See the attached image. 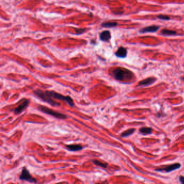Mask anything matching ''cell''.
<instances>
[{
  "instance_id": "cell-1",
  "label": "cell",
  "mask_w": 184,
  "mask_h": 184,
  "mask_svg": "<svg viewBox=\"0 0 184 184\" xmlns=\"http://www.w3.org/2000/svg\"><path fill=\"white\" fill-rule=\"evenodd\" d=\"M132 73L128 69L117 68L112 71V76L116 80L119 81H126L130 80L132 78Z\"/></svg>"
},
{
  "instance_id": "cell-2",
  "label": "cell",
  "mask_w": 184,
  "mask_h": 184,
  "mask_svg": "<svg viewBox=\"0 0 184 184\" xmlns=\"http://www.w3.org/2000/svg\"><path fill=\"white\" fill-rule=\"evenodd\" d=\"M33 93L34 94L36 95L39 98L42 99L44 102H45L48 103L50 104L53 106H57L60 105V103L55 102L52 99V98L49 96L46 93L45 91H43L41 89H37L33 91Z\"/></svg>"
},
{
  "instance_id": "cell-3",
  "label": "cell",
  "mask_w": 184,
  "mask_h": 184,
  "mask_svg": "<svg viewBox=\"0 0 184 184\" xmlns=\"http://www.w3.org/2000/svg\"><path fill=\"white\" fill-rule=\"evenodd\" d=\"M45 92L48 95L52 98L61 100L62 101H64V102L66 101L71 106H74V100L70 96H64L63 94L56 92L54 91H45Z\"/></svg>"
},
{
  "instance_id": "cell-4",
  "label": "cell",
  "mask_w": 184,
  "mask_h": 184,
  "mask_svg": "<svg viewBox=\"0 0 184 184\" xmlns=\"http://www.w3.org/2000/svg\"><path fill=\"white\" fill-rule=\"evenodd\" d=\"M37 108L40 111L42 112L43 113H46L47 114H49L50 116H52L55 118L60 119H66L67 118V116L66 114L57 112V111H55L54 110L49 109L44 106L39 105L38 106Z\"/></svg>"
},
{
  "instance_id": "cell-5",
  "label": "cell",
  "mask_w": 184,
  "mask_h": 184,
  "mask_svg": "<svg viewBox=\"0 0 184 184\" xmlns=\"http://www.w3.org/2000/svg\"><path fill=\"white\" fill-rule=\"evenodd\" d=\"M19 178L21 180H25V181H28L29 183H37L36 179L31 176V175L30 174L28 170H27V169L25 167H23Z\"/></svg>"
},
{
  "instance_id": "cell-6",
  "label": "cell",
  "mask_w": 184,
  "mask_h": 184,
  "mask_svg": "<svg viewBox=\"0 0 184 184\" xmlns=\"http://www.w3.org/2000/svg\"><path fill=\"white\" fill-rule=\"evenodd\" d=\"M181 166V165L179 163H175V164H173L171 165H166L165 166H163L162 167H160L158 169H156V171L158 172H163L165 171V172H170L171 171H173L174 170H177L179 169Z\"/></svg>"
},
{
  "instance_id": "cell-7",
  "label": "cell",
  "mask_w": 184,
  "mask_h": 184,
  "mask_svg": "<svg viewBox=\"0 0 184 184\" xmlns=\"http://www.w3.org/2000/svg\"><path fill=\"white\" fill-rule=\"evenodd\" d=\"M29 103L30 101L29 99H24L23 102L14 110L15 114H19L22 112H23L24 110L28 107Z\"/></svg>"
},
{
  "instance_id": "cell-8",
  "label": "cell",
  "mask_w": 184,
  "mask_h": 184,
  "mask_svg": "<svg viewBox=\"0 0 184 184\" xmlns=\"http://www.w3.org/2000/svg\"><path fill=\"white\" fill-rule=\"evenodd\" d=\"M159 28V26L157 25H152L150 27H147L144 28L140 30V32L142 33H153L156 32Z\"/></svg>"
},
{
  "instance_id": "cell-9",
  "label": "cell",
  "mask_w": 184,
  "mask_h": 184,
  "mask_svg": "<svg viewBox=\"0 0 184 184\" xmlns=\"http://www.w3.org/2000/svg\"><path fill=\"white\" fill-rule=\"evenodd\" d=\"M156 79L155 78H153V77L147 78L145 80H144L139 82V83H138V85L139 86H145L151 85L152 84H153L156 81Z\"/></svg>"
},
{
  "instance_id": "cell-10",
  "label": "cell",
  "mask_w": 184,
  "mask_h": 184,
  "mask_svg": "<svg viewBox=\"0 0 184 184\" xmlns=\"http://www.w3.org/2000/svg\"><path fill=\"white\" fill-rule=\"evenodd\" d=\"M116 56L119 58H125L127 55V50L124 47H120L116 52Z\"/></svg>"
},
{
  "instance_id": "cell-11",
  "label": "cell",
  "mask_w": 184,
  "mask_h": 184,
  "mask_svg": "<svg viewBox=\"0 0 184 184\" xmlns=\"http://www.w3.org/2000/svg\"><path fill=\"white\" fill-rule=\"evenodd\" d=\"M100 38L102 41L107 42L111 38V33L109 31L106 30L103 31L100 35Z\"/></svg>"
},
{
  "instance_id": "cell-12",
  "label": "cell",
  "mask_w": 184,
  "mask_h": 184,
  "mask_svg": "<svg viewBox=\"0 0 184 184\" xmlns=\"http://www.w3.org/2000/svg\"><path fill=\"white\" fill-rule=\"evenodd\" d=\"M66 149L70 151H78L82 150L83 149V147L80 145L74 144V145H66Z\"/></svg>"
},
{
  "instance_id": "cell-13",
  "label": "cell",
  "mask_w": 184,
  "mask_h": 184,
  "mask_svg": "<svg viewBox=\"0 0 184 184\" xmlns=\"http://www.w3.org/2000/svg\"><path fill=\"white\" fill-rule=\"evenodd\" d=\"M139 131L143 135H147L152 133V129L151 128H140Z\"/></svg>"
},
{
  "instance_id": "cell-14",
  "label": "cell",
  "mask_w": 184,
  "mask_h": 184,
  "mask_svg": "<svg viewBox=\"0 0 184 184\" xmlns=\"http://www.w3.org/2000/svg\"><path fill=\"white\" fill-rule=\"evenodd\" d=\"M135 131V129L134 128H130L128 130L124 131L121 134V137H128L130 135H131L133 134L134 132Z\"/></svg>"
},
{
  "instance_id": "cell-15",
  "label": "cell",
  "mask_w": 184,
  "mask_h": 184,
  "mask_svg": "<svg viewBox=\"0 0 184 184\" xmlns=\"http://www.w3.org/2000/svg\"><path fill=\"white\" fill-rule=\"evenodd\" d=\"M161 33L164 35H174L176 34V31L173 30H170L169 29H163L161 31Z\"/></svg>"
},
{
  "instance_id": "cell-16",
  "label": "cell",
  "mask_w": 184,
  "mask_h": 184,
  "mask_svg": "<svg viewBox=\"0 0 184 184\" xmlns=\"http://www.w3.org/2000/svg\"><path fill=\"white\" fill-rule=\"evenodd\" d=\"M117 25V23L115 22H105L102 24V26L103 27L106 28H111V27H114Z\"/></svg>"
},
{
  "instance_id": "cell-17",
  "label": "cell",
  "mask_w": 184,
  "mask_h": 184,
  "mask_svg": "<svg viewBox=\"0 0 184 184\" xmlns=\"http://www.w3.org/2000/svg\"><path fill=\"white\" fill-rule=\"evenodd\" d=\"M93 163L94 164H95L96 165L99 166L100 167H103V168H106L107 166H108V164L106 163H102L100 161H98V160H94L93 161Z\"/></svg>"
},
{
  "instance_id": "cell-18",
  "label": "cell",
  "mask_w": 184,
  "mask_h": 184,
  "mask_svg": "<svg viewBox=\"0 0 184 184\" xmlns=\"http://www.w3.org/2000/svg\"><path fill=\"white\" fill-rule=\"evenodd\" d=\"M157 17L158 19H163V20H169L170 19L169 16L167 15H159Z\"/></svg>"
},
{
  "instance_id": "cell-19",
  "label": "cell",
  "mask_w": 184,
  "mask_h": 184,
  "mask_svg": "<svg viewBox=\"0 0 184 184\" xmlns=\"http://www.w3.org/2000/svg\"><path fill=\"white\" fill-rule=\"evenodd\" d=\"M180 181L182 183V184H184V177L183 176H180L179 177Z\"/></svg>"
},
{
  "instance_id": "cell-20",
  "label": "cell",
  "mask_w": 184,
  "mask_h": 184,
  "mask_svg": "<svg viewBox=\"0 0 184 184\" xmlns=\"http://www.w3.org/2000/svg\"><path fill=\"white\" fill-rule=\"evenodd\" d=\"M183 80H184V78H183Z\"/></svg>"
}]
</instances>
